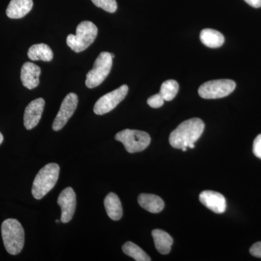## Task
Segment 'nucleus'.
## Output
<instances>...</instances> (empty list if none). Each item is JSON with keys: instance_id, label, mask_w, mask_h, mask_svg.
I'll return each mask as SVG.
<instances>
[{"instance_id": "obj_11", "label": "nucleus", "mask_w": 261, "mask_h": 261, "mask_svg": "<svg viewBox=\"0 0 261 261\" xmlns=\"http://www.w3.org/2000/svg\"><path fill=\"white\" fill-rule=\"evenodd\" d=\"M45 101L43 98H37L32 101L25 108L23 116L24 126L27 130H31L37 126L40 121L44 111Z\"/></svg>"}, {"instance_id": "obj_21", "label": "nucleus", "mask_w": 261, "mask_h": 261, "mask_svg": "<svg viewBox=\"0 0 261 261\" xmlns=\"http://www.w3.org/2000/svg\"><path fill=\"white\" fill-rule=\"evenodd\" d=\"M179 86L175 80H167L161 85L159 93L162 95L165 101H171L178 94Z\"/></svg>"}, {"instance_id": "obj_15", "label": "nucleus", "mask_w": 261, "mask_h": 261, "mask_svg": "<svg viewBox=\"0 0 261 261\" xmlns=\"http://www.w3.org/2000/svg\"><path fill=\"white\" fill-rule=\"evenodd\" d=\"M141 207L152 214H159L164 208V202L159 196L152 194L142 193L138 197Z\"/></svg>"}, {"instance_id": "obj_10", "label": "nucleus", "mask_w": 261, "mask_h": 261, "mask_svg": "<svg viewBox=\"0 0 261 261\" xmlns=\"http://www.w3.org/2000/svg\"><path fill=\"white\" fill-rule=\"evenodd\" d=\"M58 204L61 208V221L63 224L73 219L76 206V196L71 187H67L60 194Z\"/></svg>"}, {"instance_id": "obj_6", "label": "nucleus", "mask_w": 261, "mask_h": 261, "mask_svg": "<svg viewBox=\"0 0 261 261\" xmlns=\"http://www.w3.org/2000/svg\"><path fill=\"white\" fill-rule=\"evenodd\" d=\"M111 53L102 51L97 57L94 63V67L87 74L85 84L89 89L94 88L106 80L111 72L113 65Z\"/></svg>"}, {"instance_id": "obj_18", "label": "nucleus", "mask_w": 261, "mask_h": 261, "mask_svg": "<svg viewBox=\"0 0 261 261\" xmlns=\"http://www.w3.org/2000/svg\"><path fill=\"white\" fill-rule=\"evenodd\" d=\"M201 42L206 47L218 48L221 47L224 43V37L221 32L214 29H205L200 32Z\"/></svg>"}, {"instance_id": "obj_28", "label": "nucleus", "mask_w": 261, "mask_h": 261, "mask_svg": "<svg viewBox=\"0 0 261 261\" xmlns=\"http://www.w3.org/2000/svg\"><path fill=\"white\" fill-rule=\"evenodd\" d=\"M188 147L191 149L195 148V144H191V145H189Z\"/></svg>"}, {"instance_id": "obj_22", "label": "nucleus", "mask_w": 261, "mask_h": 261, "mask_svg": "<svg viewBox=\"0 0 261 261\" xmlns=\"http://www.w3.org/2000/svg\"><path fill=\"white\" fill-rule=\"evenodd\" d=\"M97 8H102L105 11L113 13L118 8L116 0H92Z\"/></svg>"}, {"instance_id": "obj_19", "label": "nucleus", "mask_w": 261, "mask_h": 261, "mask_svg": "<svg viewBox=\"0 0 261 261\" xmlns=\"http://www.w3.org/2000/svg\"><path fill=\"white\" fill-rule=\"evenodd\" d=\"M28 57L33 61L50 62L53 58V53L47 44L41 43L34 44L29 48Z\"/></svg>"}, {"instance_id": "obj_24", "label": "nucleus", "mask_w": 261, "mask_h": 261, "mask_svg": "<svg viewBox=\"0 0 261 261\" xmlns=\"http://www.w3.org/2000/svg\"><path fill=\"white\" fill-rule=\"evenodd\" d=\"M252 151L257 158L261 159V134L257 135L256 138L254 140Z\"/></svg>"}, {"instance_id": "obj_20", "label": "nucleus", "mask_w": 261, "mask_h": 261, "mask_svg": "<svg viewBox=\"0 0 261 261\" xmlns=\"http://www.w3.org/2000/svg\"><path fill=\"white\" fill-rule=\"evenodd\" d=\"M126 255L137 261H150V257L141 247L132 242H127L122 247Z\"/></svg>"}, {"instance_id": "obj_2", "label": "nucleus", "mask_w": 261, "mask_h": 261, "mask_svg": "<svg viewBox=\"0 0 261 261\" xmlns=\"http://www.w3.org/2000/svg\"><path fill=\"white\" fill-rule=\"evenodd\" d=\"M2 237L5 249L10 255H18L23 250L25 233L18 220L8 219L3 221L1 227Z\"/></svg>"}, {"instance_id": "obj_12", "label": "nucleus", "mask_w": 261, "mask_h": 261, "mask_svg": "<svg viewBox=\"0 0 261 261\" xmlns=\"http://www.w3.org/2000/svg\"><path fill=\"white\" fill-rule=\"evenodd\" d=\"M201 203L216 214H223L226 210V200L219 192L206 190L199 197Z\"/></svg>"}, {"instance_id": "obj_31", "label": "nucleus", "mask_w": 261, "mask_h": 261, "mask_svg": "<svg viewBox=\"0 0 261 261\" xmlns=\"http://www.w3.org/2000/svg\"><path fill=\"white\" fill-rule=\"evenodd\" d=\"M111 56H112L113 58H115V56H114V55L113 54V53H111Z\"/></svg>"}, {"instance_id": "obj_4", "label": "nucleus", "mask_w": 261, "mask_h": 261, "mask_svg": "<svg viewBox=\"0 0 261 261\" xmlns=\"http://www.w3.org/2000/svg\"><path fill=\"white\" fill-rule=\"evenodd\" d=\"M97 34V27L92 22L82 21L77 27L76 34H69L67 37V44L75 53H81L87 49L94 42Z\"/></svg>"}, {"instance_id": "obj_9", "label": "nucleus", "mask_w": 261, "mask_h": 261, "mask_svg": "<svg viewBox=\"0 0 261 261\" xmlns=\"http://www.w3.org/2000/svg\"><path fill=\"white\" fill-rule=\"evenodd\" d=\"M79 98L75 93L67 94L62 102L59 112L58 113L53 124V129L58 132L61 130L69 121L78 106Z\"/></svg>"}, {"instance_id": "obj_3", "label": "nucleus", "mask_w": 261, "mask_h": 261, "mask_svg": "<svg viewBox=\"0 0 261 261\" xmlns=\"http://www.w3.org/2000/svg\"><path fill=\"white\" fill-rule=\"evenodd\" d=\"M60 166L57 163H49L39 171L34 178L32 195L41 200L56 186L59 177Z\"/></svg>"}, {"instance_id": "obj_30", "label": "nucleus", "mask_w": 261, "mask_h": 261, "mask_svg": "<svg viewBox=\"0 0 261 261\" xmlns=\"http://www.w3.org/2000/svg\"><path fill=\"white\" fill-rule=\"evenodd\" d=\"M60 220H56V222L57 223V224H58V223H59L60 222Z\"/></svg>"}, {"instance_id": "obj_26", "label": "nucleus", "mask_w": 261, "mask_h": 261, "mask_svg": "<svg viewBox=\"0 0 261 261\" xmlns=\"http://www.w3.org/2000/svg\"><path fill=\"white\" fill-rule=\"evenodd\" d=\"M247 4L252 6V8H261V0H244Z\"/></svg>"}, {"instance_id": "obj_8", "label": "nucleus", "mask_w": 261, "mask_h": 261, "mask_svg": "<svg viewBox=\"0 0 261 261\" xmlns=\"http://www.w3.org/2000/svg\"><path fill=\"white\" fill-rule=\"evenodd\" d=\"M128 92V86L124 84L119 88L115 89L109 93L99 98L94 106V113L102 116L111 112L126 97Z\"/></svg>"}, {"instance_id": "obj_13", "label": "nucleus", "mask_w": 261, "mask_h": 261, "mask_svg": "<svg viewBox=\"0 0 261 261\" xmlns=\"http://www.w3.org/2000/svg\"><path fill=\"white\" fill-rule=\"evenodd\" d=\"M40 75V67L34 63L27 62L22 66L20 80L24 87L29 89H33L39 86Z\"/></svg>"}, {"instance_id": "obj_5", "label": "nucleus", "mask_w": 261, "mask_h": 261, "mask_svg": "<svg viewBox=\"0 0 261 261\" xmlns=\"http://www.w3.org/2000/svg\"><path fill=\"white\" fill-rule=\"evenodd\" d=\"M115 139L124 145L129 153L142 152L149 145L150 136L147 132L140 130L124 129L117 133Z\"/></svg>"}, {"instance_id": "obj_27", "label": "nucleus", "mask_w": 261, "mask_h": 261, "mask_svg": "<svg viewBox=\"0 0 261 261\" xmlns=\"http://www.w3.org/2000/svg\"><path fill=\"white\" fill-rule=\"evenodd\" d=\"M3 140H4V137H3V135H2L1 132H0V145L3 143Z\"/></svg>"}, {"instance_id": "obj_23", "label": "nucleus", "mask_w": 261, "mask_h": 261, "mask_svg": "<svg viewBox=\"0 0 261 261\" xmlns=\"http://www.w3.org/2000/svg\"><path fill=\"white\" fill-rule=\"evenodd\" d=\"M164 99H163L162 95L161 94H156L154 95L151 96L150 97L147 99V104L152 108H159L164 104Z\"/></svg>"}, {"instance_id": "obj_16", "label": "nucleus", "mask_w": 261, "mask_h": 261, "mask_svg": "<svg viewBox=\"0 0 261 261\" xmlns=\"http://www.w3.org/2000/svg\"><path fill=\"white\" fill-rule=\"evenodd\" d=\"M105 208L108 217L113 221H118L123 216V208L119 197L113 192L108 194L104 200Z\"/></svg>"}, {"instance_id": "obj_1", "label": "nucleus", "mask_w": 261, "mask_h": 261, "mask_svg": "<svg viewBox=\"0 0 261 261\" xmlns=\"http://www.w3.org/2000/svg\"><path fill=\"white\" fill-rule=\"evenodd\" d=\"M205 128V123L198 118L182 122L169 137L170 145L176 149L188 147L200 139Z\"/></svg>"}, {"instance_id": "obj_7", "label": "nucleus", "mask_w": 261, "mask_h": 261, "mask_svg": "<svg viewBox=\"0 0 261 261\" xmlns=\"http://www.w3.org/2000/svg\"><path fill=\"white\" fill-rule=\"evenodd\" d=\"M236 88V83L230 80H218L205 82L198 89L203 99H219L229 95Z\"/></svg>"}, {"instance_id": "obj_17", "label": "nucleus", "mask_w": 261, "mask_h": 261, "mask_svg": "<svg viewBox=\"0 0 261 261\" xmlns=\"http://www.w3.org/2000/svg\"><path fill=\"white\" fill-rule=\"evenodd\" d=\"M152 235L158 251L163 255L169 253L173 243V238L161 229H154L152 231Z\"/></svg>"}, {"instance_id": "obj_25", "label": "nucleus", "mask_w": 261, "mask_h": 261, "mask_svg": "<svg viewBox=\"0 0 261 261\" xmlns=\"http://www.w3.org/2000/svg\"><path fill=\"white\" fill-rule=\"evenodd\" d=\"M250 252L253 256L261 258V241L252 245L250 247Z\"/></svg>"}, {"instance_id": "obj_29", "label": "nucleus", "mask_w": 261, "mask_h": 261, "mask_svg": "<svg viewBox=\"0 0 261 261\" xmlns=\"http://www.w3.org/2000/svg\"><path fill=\"white\" fill-rule=\"evenodd\" d=\"M181 149H182V151H184V152H186V151L187 150V147H182V148Z\"/></svg>"}, {"instance_id": "obj_14", "label": "nucleus", "mask_w": 261, "mask_h": 261, "mask_svg": "<svg viewBox=\"0 0 261 261\" xmlns=\"http://www.w3.org/2000/svg\"><path fill=\"white\" fill-rule=\"evenodd\" d=\"M33 5V0H11L7 8L6 14L12 19L23 18L32 10Z\"/></svg>"}]
</instances>
